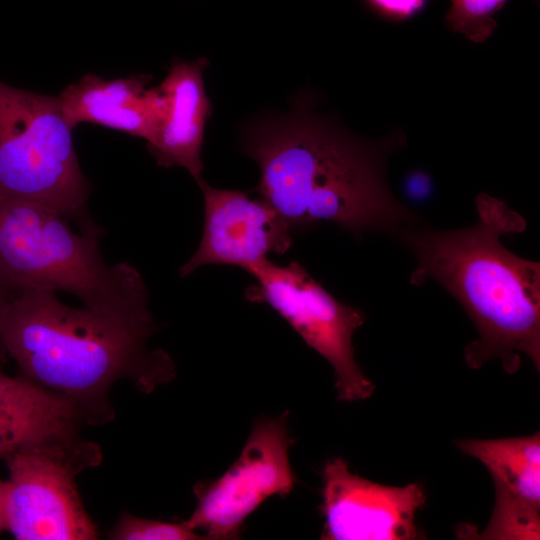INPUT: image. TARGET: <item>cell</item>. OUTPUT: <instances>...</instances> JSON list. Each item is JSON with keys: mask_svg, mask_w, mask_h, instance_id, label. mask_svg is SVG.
<instances>
[{"mask_svg": "<svg viewBox=\"0 0 540 540\" xmlns=\"http://www.w3.org/2000/svg\"><path fill=\"white\" fill-rule=\"evenodd\" d=\"M474 225L449 231L405 228L398 235L416 257L410 282L433 279L464 308L478 339L464 350L471 369L499 359L516 373L521 355L540 370V263L509 251L501 236L526 229L524 217L497 198L476 197Z\"/></svg>", "mask_w": 540, "mask_h": 540, "instance_id": "cell-1", "label": "cell"}, {"mask_svg": "<svg viewBox=\"0 0 540 540\" xmlns=\"http://www.w3.org/2000/svg\"><path fill=\"white\" fill-rule=\"evenodd\" d=\"M154 331L68 306L42 289L12 295L0 313V343L24 378L72 401L89 422L112 416L116 382L149 392L174 377L168 354L147 348Z\"/></svg>", "mask_w": 540, "mask_h": 540, "instance_id": "cell-2", "label": "cell"}, {"mask_svg": "<svg viewBox=\"0 0 540 540\" xmlns=\"http://www.w3.org/2000/svg\"><path fill=\"white\" fill-rule=\"evenodd\" d=\"M383 148L352 141L303 112L261 126L245 142L260 167L258 193L291 232L332 222L354 234L398 235L418 217L389 190Z\"/></svg>", "mask_w": 540, "mask_h": 540, "instance_id": "cell-3", "label": "cell"}, {"mask_svg": "<svg viewBox=\"0 0 540 540\" xmlns=\"http://www.w3.org/2000/svg\"><path fill=\"white\" fill-rule=\"evenodd\" d=\"M100 237L93 225L74 232L48 205L0 197L1 288L9 297L28 289L67 292L97 313L155 327L141 275L127 263L108 266Z\"/></svg>", "mask_w": 540, "mask_h": 540, "instance_id": "cell-4", "label": "cell"}, {"mask_svg": "<svg viewBox=\"0 0 540 540\" xmlns=\"http://www.w3.org/2000/svg\"><path fill=\"white\" fill-rule=\"evenodd\" d=\"M58 99L0 81V197L84 214L90 185Z\"/></svg>", "mask_w": 540, "mask_h": 540, "instance_id": "cell-5", "label": "cell"}, {"mask_svg": "<svg viewBox=\"0 0 540 540\" xmlns=\"http://www.w3.org/2000/svg\"><path fill=\"white\" fill-rule=\"evenodd\" d=\"M6 529L19 540H92L97 528L76 487V476L98 465V446L77 433L28 442L5 458Z\"/></svg>", "mask_w": 540, "mask_h": 540, "instance_id": "cell-6", "label": "cell"}, {"mask_svg": "<svg viewBox=\"0 0 540 540\" xmlns=\"http://www.w3.org/2000/svg\"><path fill=\"white\" fill-rule=\"evenodd\" d=\"M246 272L254 278L245 289L246 299L270 306L331 364L337 398L368 399L375 385L356 363L353 348L354 332L364 324L365 314L337 300L296 261L283 266L265 258Z\"/></svg>", "mask_w": 540, "mask_h": 540, "instance_id": "cell-7", "label": "cell"}, {"mask_svg": "<svg viewBox=\"0 0 540 540\" xmlns=\"http://www.w3.org/2000/svg\"><path fill=\"white\" fill-rule=\"evenodd\" d=\"M288 411L256 420L238 459L215 480L196 483V507L184 524L206 539H237L245 519L266 499L292 492L296 476L289 461L294 439Z\"/></svg>", "mask_w": 540, "mask_h": 540, "instance_id": "cell-8", "label": "cell"}, {"mask_svg": "<svg viewBox=\"0 0 540 540\" xmlns=\"http://www.w3.org/2000/svg\"><path fill=\"white\" fill-rule=\"evenodd\" d=\"M325 540H413L422 538L416 514L426 503L421 483L388 486L363 478L342 457L322 470Z\"/></svg>", "mask_w": 540, "mask_h": 540, "instance_id": "cell-9", "label": "cell"}, {"mask_svg": "<svg viewBox=\"0 0 540 540\" xmlns=\"http://www.w3.org/2000/svg\"><path fill=\"white\" fill-rule=\"evenodd\" d=\"M197 183L204 197L203 234L198 249L179 270L182 277L211 264L247 271L268 254L289 250L291 230L265 200L212 187L203 179Z\"/></svg>", "mask_w": 540, "mask_h": 540, "instance_id": "cell-10", "label": "cell"}, {"mask_svg": "<svg viewBox=\"0 0 540 540\" xmlns=\"http://www.w3.org/2000/svg\"><path fill=\"white\" fill-rule=\"evenodd\" d=\"M455 445L489 471L495 504L481 539L540 537V433L503 439H462Z\"/></svg>", "mask_w": 540, "mask_h": 540, "instance_id": "cell-11", "label": "cell"}, {"mask_svg": "<svg viewBox=\"0 0 540 540\" xmlns=\"http://www.w3.org/2000/svg\"><path fill=\"white\" fill-rule=\"evenodd\" d=\"M206 58L175 60L162 83L161 114L154 139L147 148L161 167H183L198 182L203 179L201 150L211 102L206 95L203 73Z\"/></svg>", "mask_w": 540, "mask_h": 540, "instance_id": "cell-12", "label": "cell"}, {"mask_svg": "<svg viewBox=\"0 0 540 540\" xmlns=\"http://www.w3.org/2000/svg\"><path fill=\"white\" fill-rule=\"evenodd\" d=\"M151 77L132 75L104 79L87 74L58 96L62 114L71 128L90 123L143 138L155 137L161 114L157 87L147 89Z\"/></svg>", "mask_w": 540, "mask_h": 540, "instance_id": "cell-13", "label": "cell"}, {"mask_svg": "<svg viewBox=\"0 0 540 540\" xmlns=\"http://www.w3.org/2000/svg\"><path fill=\"white\" fill-rule=\"evenodd\" d=\"M0 413L43 414L78 417V407L69 399L30 380L11 378L0 372Z\"/></svg>", "mask_w": 540, "mask_h": 540, "instance_id": "cell-14", "label": "cell"}, {"mask_svg": "<svg viewBox=\"0 0 540 540\" xmlns=\"http://www.w3.org/2000/svg\"><path fill=\"white\" fill-rule=\"evenodd\" d=\"M80 421L69 416L0 413V458L37 439L77 433Z\"/></svg>", "mask_w": 540, "mask_h": 540, "instance_id": "cell-15", "label": "cell"}, {"mask_svg": "<svg viewBox=\"0 0 540 540\" xmlns=\"http://www.w3.org/2000/svg\"><path fill=\"white\" fill-rule=\"evenodd\" d=\"M506 0H451L448 26L475 43H482L497 26L493 16Z\"/></svg>", "mask_w": 540, "mask_h": 540, "instance_id": "cell-16", "label": "cell"}, {"mask_svg": "<svg viewBox=\"0 0 540 540\" xmlns=\"http://www.w3.org/2000/svg\"><path fill=\"white\" fill-rule=\"evenodd\" d=\"M115 540H196L206 539L203 534L188 528L184 522L168 523L139 518L123 513L110 532Z\"/></svg>", "mask_w": 540, "mask_h": 540, "instance_id": "cell-17", "label": "cell"}, {"mask_svg": "<svg viewBox=\"0 0 540 540\" xmlns=\"http://www.w3.org/2000/svg\"><path fill=\"white\" fill-rule=\"evenodd\" d=\"M370 2L387 15L406 18L420 9L424 0H370Z\"/></svg>", "mask_w": 540, "mask_h": 540, "instance_id": "cell-18", "label": "cell"}, {"mask_svg": "<svg viewBox=\"0 0 540 540\" xmlns=\"http://www.w3.org/2000/svg\"><path fill=\"white\" fill-rule=\"evenodd\" d=\"M7 483L0 481V532L6 529Z\"/></svg>", "mask_w": 540, "mask_h": 540, "instance_id": "cell-19", "label": "cell"}, {"mask_svg": "<svg viewBox=\"0 0 540 540\" xmlns=\"http://www.w3.org/2000/svg\"><path fill=\"white\" fill-rule=\"evenodd\" d=\"M9 298L10 297L4 292V290L0 286V313L3 310L4 306L6 305Z\"/></svg>", "mask_w": 540, "mask_h": 540, "instance_id": "cell-20", "label": "cell"}]
</instances>
